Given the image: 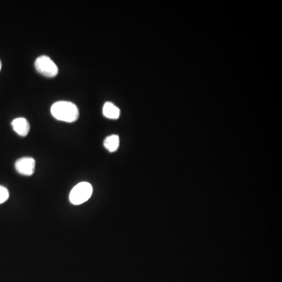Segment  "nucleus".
<instances>
[{"instance_id": "obj_4", "label": "nucleus", "mask_w": 282, "mask_h": 282, "mask_svg": "<svg viewBox=\"0 0 282 282\" xmlns=\"http://www.w3.org/2000/svg\"><path fill=\"white\" fill-rule=\"evenodd\" d=\"M36 161L33 158L24 157L18 159L15 163V169L18 174L24 176H31L34 174Z\"/></svg>"}, {"instance_id": "obj_3", "label": "nucleus", "mask_w": 282, "mask_h": 282, "mask_svg": "<svg viewBox=\"0 0 282 282\" xmlns=\"http://www.w3.org/2000/svg\"><path fill=\"white\" fill-rule=\"evenodd\" d=\"M35 68L39 73L48 78H54L58 74V68L55 63L47 56H40L35 62Z\"/></svg>"}, {"instance_id": "obj_9", "label": "nucleus", "mask_w": 282, "mask_h": 282, "mask_svg": "<svg viewBox=\"0 0 282 282\" xmlns=\"http://www.w3.org/2000/svg\"><path fill=\"white\" fill-rule=\"evenodd\" d=\"M0 70H1V61H0Z\"/></svg>"}, {"instance_id": "obj_5", "label": "nucleus", "mask_w": 282, "mask_h": 282, "mask_svg": "<svg viewBox=\"0 0 282 282\" xmlns=\"http://www.w3.org/2000/svg\"><path fill=\"white\" fill-rule=\"evenodd\" d=\"M13 129L21 136H26L30 130L29 121L25 118H18L13 120L11 122Z\"/></svg>"}, {"instance_id": "obj_8", "label": "nucleus", "mask_w": 282, "mask_h": 282, "mask_svg": "<svg viewBox=\"0 0 282 282\" xmlns=\"http://www.w3.org/2000/svg\"><path fill=\"white\" fill-rule=\"evenodd\" d=\"M9 198V191L4 186L0 185V204L4 203Z\"/></svg>"}, {"instance_id": "obj_7", "label": "nucleus", "mask_w": 282, "mask_h": 282, "mask_svg": "<svg viewBox=\"0 0 282 282\" xmlns=\"http://www.w3.org/2000/svg\"><path fill=\"white\" fill-rule=\"evenodd\" d=\"M120 139L119 136L117 135L107 136L104 140V145L106 149L110 152H116L119 147Z\"/></svg>"}, {"instance_id": "obj_1", "label": "nucleus", "mask_w": 282, "mask_h": 282, "mask_svg": "<svg viewBox=\"0 0 282 282\" xmlns=\"http://www.w3.org/2000/svg\"><path fill=\"white\" fill-rule=\"evenodd\" d=\"M50 111L56 119L68 123L75 122L79 116V109L72 102H56L51 107Z\"/></svg>"}, {"instance_id": "obj_6", "label": "nucleus", "mask_w": 282, "mask_h": 282, "mask_svg": "<svg viewBox=\"0 0 282 282\" xmlns=\"http://www.w3.org/2000/svg\"><path fill=\"white\" fill-rule=\"evenodd\" d=\"M103 114L106 118L110 119H118L120 117L121 111L116 105H114L111 102H107L103 107Z\"/></svg>"}, {"instance_id": "obj_2", "label": "nucleus", "mask_w": 282, "mask_h": 282, "mask_svg": "<svg viewBox=\"0 0 282 282\" xmlns=\"http://www.w3.org/2000/svg\"><path fill=\"white\" fill-rule=\"evenodd\" d=\"M93 194V187L88 182L77 184L70 192L69 200L73 205L78 206L87 202Z\"/></svg>"}]
</instances>
